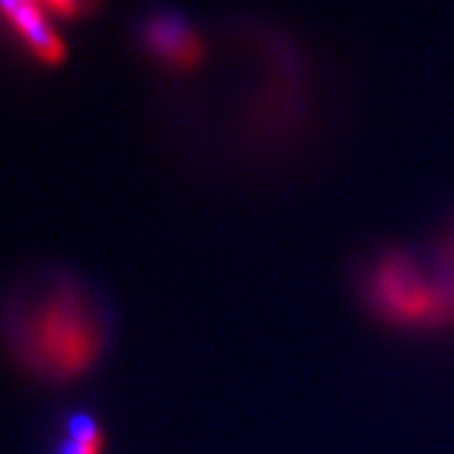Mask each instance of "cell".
<instances>
[{
  "mask_svg": "<svg viewBox=\"0 0 454 454\" xmlns=\"http://www.w3.org/2000/svg\"><path fill=\"white\" fill-rule=\"evenodd\" d=\"M373 313L396 328H444L454 324V270H427L404 250L376 260L369 273Z\"/></svg>",
  "mask_w": 454,
  "mask_h": 454,
  "instance_id": "cell-2",
  "label": "cell"
},
{
  "mask_svg": "<svg viewBox=\"0 0 454 454\" xmlns=\"http://www.w3.org/2000/svg\"><path fill=\"white\" fill-rule=\"evenodd\" d=\"M64 437L71 439L83 454H104V429L89 411H71L66 417Z\"/></svg>",
  "mask_w": 454,
  "mask_h": 454,
  "instance_id": "cell-5",
  "label": "cell"
},
{
  "mask_svg": "<svg viewBox=\"0 0 454 454\" xmlns=\"http://www.w3.org/2000/svg\"><path fill=\"white\" fill-rule=\"evenodd\" d=\"M146 46L175 71H192L205 59V43L192 28L179 23L177 18H154L145 31Z\"/></svg>",
  "mask_w": 454,
  "mask_h": 454,
  "instance_id": "cell-4",
  "label": "cell"
},
{
  "mask_svg": "<svg viewBox=\"0 0 454 454\" xmlns=\"http://www.w3.org/2000/svg\"><path fill=\"white\" fill-rule=\"evenodd\" d=\"M56 454H83V452L76 447V444H74V442H71V439L64 437L61 442H59V447H56Z\"/></svg>",
  "mask_w": 454,
  "mask_h": 454,
  "instance_id": "cell-7",
  "label": "cell"
},
{
  "mask_svg": "<svg viewBox=\"0 0 454 454\" xmlns=\"http://www.w3.org/2000/svg\"><path fill=\"white\" fill-rule=\"evenodd\" d=\"M450 268H452V270H454V253H452V260H450Z\"/></svg>",
  "mask_w": 454,
  "mask_h": 454,
  "instance_id": "cell-8",
  "label": "cell"
},
{
  "mask_svg": "<svg viewBox=\"0 0 454 454\" xmlns=\"http://www.w3.org/2000/svg\"><path fill=\"white\" fill-rule=\"evenodd\" d=\"M49 16L56 18H82L97 11V0H38Z\"/></svg>",
  "mask_w": 454,
  "mask_h": 454,
  "instance_id": "cell-6",
  "label": "cell"
},
{
  "mask_svg": "<svg viewBox=\"0 0 454 454\" xmlns=\"http://www.w3.org/2000/svg\"><path fill=\"white\" fill-rule=\"evenodd\" d=\"M0 331L18 366L53 384L86 376L109 346L106 310L71 273L26 280L0 310Z\"/></svg>",
  "mask_w": 454,
  "mask_h": 454,
  "instance_id": "cell-1",
  "label": "cell"
},
{
  "mask_svg": "<svg viewBox=\"0 0 454 454\" xmlns=\"http://www.w3.org/2000/svg\"><path fill=\"white\" fill-rule=\"evenodd\" d=\"M0 18L43 66H61L68 56L66 41L49 23L38 0H0Z\"/></svg>",
  "mask_w": 454,
  "mask_h": 454,
  "instance_id": "cell-3",
  "label": "cell"
}]
</instances>
